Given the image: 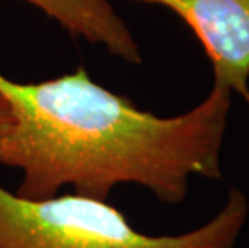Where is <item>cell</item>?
Masks as SVG:
<instances>
[{
	"label": "cell",
	"mask_w": 249,
	"mask_h": 248,
	"mask_svg": "<svg viewBox=\"0 0 249 248\" xmlns=\"http://www.w3.org/2000/svg\"><path fill=\"white\" fill-rule=\"evenodd\" d=\"M249 200L231 187L225 205L201 228L180 235L137 232L107 202L76 193L26 200L0 187V248H235Z\"/></svg>",
	"instance_id": "2"
},
{
	"label": "cell",
	"mask_w": 249,
	"mask_h": 248,
	"mask_svg": "<svg viewBox=\"0 0 249 248\" xmlns=\"http://www.w3.org/2000/svg\"><path fill=\"white\" fill-rule=\"evenodd\" d=\"M13 124V113L7 98L0 95V134L5 133Z\"/></svg>",
	"instance_id": "5"
},
{
	"label": "cell",
	"mask_w": 249,
	"mask_h": 248,
	"mask_svg": "<svg viewBox=\"0 0 249 248\" xmlns=\"http://www.w3.org/2000/svg\"><path fill=\"white\" fill-rule=\"evenodd\" d=\"M231 89L214 82L190 112L161 118L93 82L84 68L37 84L0 75L13 124L0 134V165L23 179L17 195L47 200L61 187L105 202L121 184L183 202L190 177H222L220 152Z\"/></svg>",
	"instance_id": "1"
},
{
	"label": "cell",
	"mask_w": 249,
	"mask_h": 248,
	"mask_svg": "<svg viewBox=\"0 0 249 248\" xmlns=\"http://www.w3.org/2000/svg\"><path fill=\"white\" fill-rule=\"evenodd\" d=\"M245 98H246V102H248V107H249V94H248V95H245Z\"/></svg>",
	"instance_id": "6"
},
{
	"label": "cell",
	"mask_w": 249,
	"mask_h": 248,
	"mask_svg": "<svg viewBox=\"0 0 249 248\" xmlns=\"http://www.w3.org/2000/svg\"><path fill=\"white\" fill-rule=\"evenodd\" d=\"M162 5L177 13L203 44L214 82L248 95L249 0H134Z\"/></svg>",
	"instance_id": "3"
},
{
	"label": "cell",
	"mask_w": 249,
	"mask_h": 248,
	"mask_svg": "<svg viewBox=\"0 0 249 248\" xmlns=\"http://www.w3.org/2000/svg\"><path fill=\"white\" fill-rule=\"evenodd\" d=\"M39 7L72 36L102 44L109 54L139 65L142 55L129 28L118 17L109 0H24Z\"/></svg>",
	"instance_id": "4"
}]
</instances>
